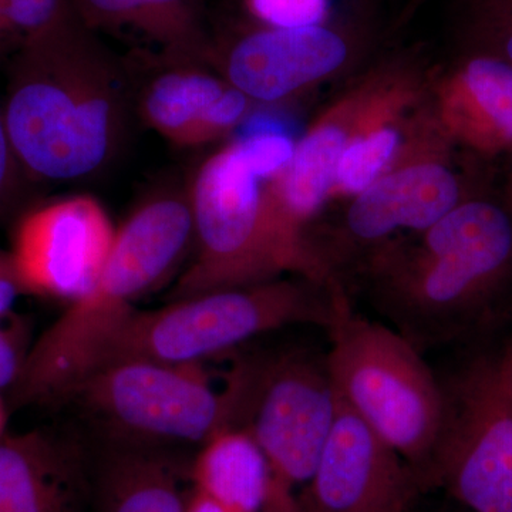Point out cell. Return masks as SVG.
I'll use <instances>...</instances> for the list:
<instances>
[{
	"mask_svg": "<svg viewBox=\"0 0 512 512\" xmlns=\"http://www.w3.org/2000/svg\"><path fill=\"white\" fill-rule=\"evenodd\" d=\"M184 512H232L224 505L217 503L214 498L208 497L201 491L191 488L185 498Z\"/></svg>",
	"mask_w": 512,
	"mask_h": 512,
	"instance_id": "cell-29",
	"label": "cell"
},
{
	"mask_svg": "<svg viewBox=\"0 0 512 512\" xmlns=\"http://www.w3.org/2000/svg\"><path fill=\"white\" fill-rule=\"evenodd\" d=\"M336 286L293 276L168 301L156 311L136 309L92 370L124 359L204 363L289 326L328 329L335 316Z\"/></svg>",
	"mask_w": 512,
	"mask_h": 512,
	"instance_id": "cell-6",
	"label": "cell"
},
{
	"mask_svg": "<svg viewBox=\"0 0 512 512\" xmlns=\"http://www.w3.org/2000/svg\"><path fill=\"white\" fill-rule=\"evenodd\" d=\"M255 26L298 29L329 22L330 0H241Z\"/></svg>",
	"mask_w": 512,
	"mask_h": 512,
	"instance_id": "cell-23",
	"label": "cell"
},
{
	"mask_svg": "<svg viewBox=\"0 0 512 512\" xmlns=\"http://www.w3.org/2000/svg\"><path fill=\"white\" fill-rule=\"evenodd\" d=\"M430 104L451 143L487 156L512 151V64L471 53L436 84Z\"/></svg>",
	"mask_w": 512,
	"mask_h": 512,
	"instance_id": "cell-17",
	"label": "cell"
},
{
	"mask_svg": "<svg viewBox=\"0 0 512 512\" xmlns=\"http://www.w3.org/2000/svg\"><path fill=\"white\" fill-rule=\"evenodd\" d=\"M471 53L512 64V0H476L467 23Z\"/></svg>",
	"mask_w": 512,
	"mask_h": 512,
	"instance_id": "cell-22",
	"label": "cell"
},
{
	"mask_svg": "<svg viewBox=\"0 0 512 512\" xmlns=\"http://www.w3.org/2000/svg\"><path fill=\"white\" fill-rule=\"evenodd\" d=\"M446 390L426 476L473 512H512V343L476 357Z\"/></svg>",
	"mask_w": 512,
	"mask_h": 512,
	"instance_id": "cell-9",
	"label": "cell"
},
{
	"mask_svg": "<svg viewBox=\"0 0 512 512\" xmlns=\"http://www.w3.org/2000/svg\"><path fill=\"white\" fill-rule=\"evenodd\" d=\"M424 2H426V0H413L412 9H416L417 6H420L421 3H424Z\"/></svg>",
	"mask_w": 512,
	"mask_h": 512,
	"instance_id": "cell-31",
	"label": "cell"
},
{
	"mask_svg": "<svg viewBox=\"0 0 512 512\" xmlns=\"http://www.w3.org/2000/svg\"><path fill=\"white\" fill-rule=\"evenodd\" d=\"M94 32L131 33L174 62L210 66L212 39L204 0H70Z\"/></svg>",
	"mask_w": 512,
	"mask_h": 512,
	"instance_id": "cell-20",
	"label": "cell"
},
{
	"mask_svg": "<svg viewBox=\"0 0 512 512\" xmlns=\"http://www.w3.org/2000/svg\"><path fill=\"white\" fill-rule=\"evenodd\" d=\"M423 485L389 444L339 402L298 512H412Z\"/></svg>",
	"mask_w": 512,
	"mask_h": 512,
	"instance_id": "cell-13",
	"label": "cell"
},
{
	"mask_svg": "<svg viewBox=\"0 0 512 512\" xmlns=\"http://www.w3.org/2000/svg\"><path fill=\"white\" fill-rule=\"evenodd\" d=\"M362 96L363 83L343 94L296 141L295 154L284 173L268 181L286 220L306 235L308 222L330 200Z\"/></svg>",
	"mask_w": 512,
	"mask_h": 512,
	"instance_id": "cell-19",
	"label": "cell"
},
{
	"mask_svg": "<svg viewBox=\"0 0 512 512\" xmlns=\"http://www.w3.org/2000/svg\"><path fill=\"white\" fill-rule=\"evenodd\" d=\"M47 0H0V64L45 28Z\"/></svg>",
	"mask_w": 512,
	"mask_h": 512,
	"instance_id": "cell-24",
	"label": "cell"
},
{
	"mask_svg": "<svg viewBox=\"0 0 512 512\" xmlns=\"http://www.w3.org/2000/svg\"><path fill=\"white\" fill-rule=\"evenodd\" d=\"M259 512H298L295 490L269 478L268 491Z\"/></svg>",
	"mask_w": 512,
	"mask_h": 512,
	"instance_id": "cell-28",
	"label": "cell"
},
{
	"mask_svg": "<svg viewBox=\"0 0 512 512\" xmlns=\"http://www.w3.org/2000/svg\"><path fill=\"white\" fill-rule=\"evenodd\" d=\"M362 45L356 28L329 22L298 29L252 25L212 40L210 66L254 103L291 99L348 66Z\"/></svg>",
	"mask_w": 512,
	"mask_h": 512,
	"instance_id": "cell-12",
	"label": "cell"
},
{
	"mask_svg": "<svg viewBox=\"0 0 512 512\" xmlns=\"http://www.w3.org/2000/svg\"><path fill=\"white\" fill-rule=\"evenodd\" d=\"M5 424H6V414L5 409H3V404L0 402V437L5 436Z\"/></svg>",
	"mask_w": 512,
	"mask_h": 512,
	"instance_id": "cell-30",
	"label": "cell"
},
{
	"mask_svg": "<svg viewBox=\"0 0 512 512\" xmlns=\"http://www.w3.org/2000/svg\"><path fill=\"white\" fill-rule=\"evenodd\" d=\"M363 82V96L330 198H353L396 161L430 111L410 67L389 66Z\"/></svg>",
	"mask_w": 512,
	"mask_h": 512,
	"instance_id": "cell-15",
	"label": "cell"
},
{
	"mask_svg": "<svg viewBox=\"0 0 512 512\" xmlns=\"http://www.w3.org/2000/svg\"><path fill=\"white\" fill-rule=\"evenodd\" d=\"M6 64L3 116L29 180L86 183L109 170L136 113L130 66L74 9Z\"/></svg>",
	"mask_w": 512,
	"mask_h": 512,
	"instance_id": "cell-1",
	"label": "cell"
},
{
	"mask_svg": "<svg viewBox=\"0 0 512 512\" xmlns=\"http://www.w3.org/2000/svg\"><path fill=\"white\" fill-rule=\"evenodd\" d=\"M202 365L116 360L87 373L56 406L72 409L96 441L200 448L229 426L227 394Z\"/></svg>",
	"mask_w": 512,
	"mask_h": 512,
	"instance_id": "cell-7",
	"label": "cell"
},
{
	"mask_svg": "<svg viewBox=\"0 0 512 512\" xmlns=\"http://www.w3.org/2000/svg\"><path fill=\"white\" fill-rule=\"evenodd\" d=\"M450 143L430 104L429 114L396 161L350 198L338 247L357 245L373 252L393 239L424 231L467 200L448 161Z\"/></svg>",
	"mask_w": 512,
	"mask_h": 512,
	"instance_id": "cell-10",
	"label": "cell"
},
{
	"mask_svg": "<svg viewBox=\"0 0 512 512\" xmlns=\"http://www.w3.org/2000/svg\"><path fill=\"white\" fill-rule=\"evenodd\" d=\"M326 330V366L339 402L416 471L426 490L446 419L444 383L399 330L357 315L342 284Z\"/></svg>",
	"mask_w": 512,
	"mask_h": 512,
	"instance_id": "cell-5",
	"label": "cell"
},
{
	"mask_svg": "<svg viewBox=\"0 0 512 512\" xmlns=\"http://www.w3.org/2000/svg\"><path fill=\"white\" fill-rule=\"evenodd\" d=\"M510 195H511V201H512V178H511V192H510Z\"/></svg>",
	"mask_w": 512,
	"mask_h": 512,
	"instance_id": "cell-32",
	"label": "cell"
},
{
	"mask_svg": "<svg viewBox=\"0 0 512 512\" xmlns=\"http://www.w3.org/2000/svg\"><path fill=\"white\" fill-rule=\"evenodd\" d=\"M143 82L134 79L136 114L178 147H198L238 130L251 114L248 99L207 64L174 62L150 53ZM133 76V74H131Z\"/></svg>",
	"mask_w": 512,
	"mask_h": 512,
	"instance_id": "cell-14",
	"label": "cell"
},
{
	"mask_svg": "<svg viewBox=\"0 0 512 512\" xmlns=\"http://www.w3.org/2000/svg\"><path fill=\"white\" fill-rule=\"evenodd\" d=\"M89 447L93 512H184L190 461L178 450L96 440Z\"/></svg>",
	"mask_w": 512,
	"mask_h": 512,
	"instance_id": "cell-18",
	"label": "cell"
},
{
	"mask_svg": "<svg viewBox=\"0 0 512 512\" xmlns=\"http://www.w3.org/2000/svg\"><path fill=\"white\" fill-rule=\"evenodd\" d=\"M29 177L19 163L10 140L2 103H0V222L8 220L26 198Z\"/></svg>",
	"mask_w": 512,
	"mask_h": 512,
	"instance_id": "cell-25",
	"label": "cell"
},
{
	"mask_svg": "<svg viewBox=\"0 0 512 512\" xmlns=\"http://www.w3.org/2000/svg\"><path fill=\"white\" fill-rule=\"evenodd\" d=\"M117 227L90 195L40 205L20 218L12 256L23 291L73 303L92 291Z\"/></svg>",
	"mask_w": 512,
	"mask_h": 512,
	"instance_id": "cell-11",
	"label": "cell"
},
{
	"mask_svg": "<svg viewBox=\"0 0 512 512\" xmlns=\"http://www.w3.org/2000/svg\"><path fill=\"white\" fill-rule=\"evenodd\" d=\"M187 190L194 249L168 301L284 274L320 285L338 282L308 235L286 220L268 181L252 173L234 141L201 164Z\"/></svg>",
	"mask_w": 512,
	"mask_h": 512,
	"instance_id": "cell-4",
	"label": "cell"
},
{
	"mask_svg": "<svg viewBox=\"0 0 512 512\" xmlns=\"http://www.w3.org/2000/svg\"><path fill=\"white\" fill-rule=\"evenodd\" d=\"M229 426L261 447L272 480L293 488L312 476L339 409L326 357L301 348L239 357L224 386Z\"/></svg>",
	"mask_w": 512,
	"mask_h": 512,
	"instance_id": "cell-8",
	"label": "cell"
},
{
	"mask_svg": "<svg viewBox=\"0 0 512 512\" xmlns=\"http://www.w3.org/2000/svg\"><path fill=\"white\" fill-rule=\"evenodd\" d=\"M0 512H93L89 443L45 430L0 437Z\"/></svg>",
	"mask_w": 512,
	"mask_h": 512,
	"instance_id": "cell-16",
	"label": "cell"
},
{
	"mask_svg": "<svg viewBox=\"0 0 512 512\" xmlns=\"http://www.w3.org/2000/svg\"><path fill=\"white\" fill-rule=\"evenodd\" d=\"M26 355L28 353H20L19 343L8 330L0 329V389L15 386Z\"/></svg>",
	"mask_w": 512,
	"mask_h": 512,
	"instance_id": "cell-26",
	"label": "cell"
},
{
	"mask_svg": "<svg viewBox=\"0 0 512 512\" xmlns=\"http://www.w3.org/2000/svg\"><path fill=\"white\" fill-rule=\"evenodd\" d=\"M268 461L247 431L228 427L215 433L190 461L192 488L232 512H259L268 491Z\"/></svg>",
	"mask_w": 512,
	"mask_h": 512,
	"instance_id": "cell-21",
	"label": "cell"
},
{
	"mask_svg": "<svg viewBox=\"0 0 512 512\" xmlns=\"http://www.w3.org/2000/svg\"><path fill=\"white\" fill-rule=\"evenodd\" d=\"M22 284L16 274L12 256L0 252V318L8 315L15 305L20 293H23Z\"/></svg>",
	"mask_w": 512,
	"mask_h": 512,
	"instance_id": "cell-27",
	"label": "cell"
},
{
	"mask_svg": "<svg viewBox=\"0 0 512 512\" xmlns=\"http://www.w3.org/2000/svg\"><path fill=\"white\" fill-rule=\"evenodd\" d=\"M370 291L392 328L420 352L463 335L512 276V214L464 200L417 234L366 259Z\"/></svg>",
	"mask_w": 512,
	"mask_h": 512,
	"instance_id": "cell-2",
	"label": "cell"
},
{
	"mask_svg": "<svg viewBox=\"0 0 512 512\" xmlns=\"http://www.w3.org/2000/svg\"><path fill=\"white\" fill-rule=\"evenodd\" d=\"M194 249L188 191L148 195L116 231L113 248L92 291L70 303L40 336L23 363L15 389L20 404L56 406L96 366L136 302L170 281Z\"/></svg>",
	"mask_w": 512,
	"mask_h": 512,
	"instance_id": "cell-3",
	"label": "cell"
}]
</instances>
